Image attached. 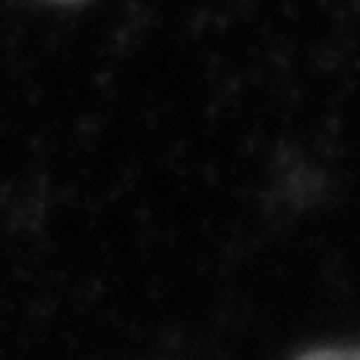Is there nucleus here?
<instances>
[{
    "label": "nucleus",
    "instance_id": "1",
    "mask_svg": "<svg viewBox=\"0 0 360 360\" xmlns=\"http://www.w3.org/2000/svg\"><path fill=\"white\" fill-rule=\"evenodd\" d=\"M300 360H360V350H314Z\"/></svg>",
    "mask_w": 360,
    "mask_h": 360
}]
</instances>
